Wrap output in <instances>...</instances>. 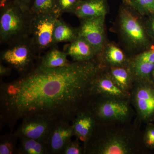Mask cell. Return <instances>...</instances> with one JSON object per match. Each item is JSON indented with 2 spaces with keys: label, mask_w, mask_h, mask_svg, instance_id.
<instances>
[{
  "label": "cell",
  "mask_w": 154,
  "mask_h": 154,
  "mask_svg": "<svg viewBox=\"0 0 154 154\" xmlns=\"http://www.w3.org/2000/svg\"><path fill=\"white\" fill-rule=\"evenodd\" d=\"M140 15L123 3L119 12L118 29L125 47L135 55L144 51L147 43L146 31Z\"/></svg>",
  "instance_id": "obj_4"
},
{
  "label": "cell",
  "mask_w": 154,
  "mask_h": 154,
  "mask_svg": "<svg viewBox=\"0 0 154 154\" xmlns=\"http://www.w3.org/2000/svg\"><path fill=\"white\" fill-rule=\"evenodd\" d=\"M96 57L104 67L128 65V59L118 46L113 43H106Z\"/></svg>",
  "instance_id": "obj_16"
},
{
  "label": "cell",
  "mask_w": 154,
  "mask_h": 154,
  "mask_svg": "<svg viewBox=\"0 0 154 154\" xmlns=\"http://www.w3.org/2000/svg\"><path fill=\"white\" fill-rule=\"evenodd\" d=\"M30 11L33 15L52 14L60 17L56 0H33Z\"/></svg>",
  "instance_id": "obj_21"
},
{
  "label": "cell",
  "mask_w": 154,
  "mask_h": 154,
  "mask_svg": "<svg viewBox=\"0 0 154 154\" xmlns=\"http://www.w3.org/2000/svg\"><path fill=\"white\" fill-rule=\"evenodd\" d=\"M17 154H49L47 144L43 142L27 138H21Z\"/></svg>",
  "instance_id": "obj_20"
},
{
  "label": "cell",
  "mask_w": 154,
  "mask_h": 154,
  "mask_svg": "<svg viewBox=\"0 0 154 154\" xmlns=\"http://www.w3.org/2000/svg\"><path fill=\"white\" fill-rule=\"evenodd\" d=\"M149 28L150 29L153 35L154 36V17L152 18V19L149 21Z\"/></svg>",
  "instance_id": "obj_30"
},
{
  "label": "cell",
  "mask_w": 154,
  "mask_h": 154,
  "mask_svg": "<svg viewBox=\"0 0 154 154\" xmlns=\"http://www.w3.org/2000/svg\"><path fill=\"white\" fill-rule=\"evenodd\" d=\"M38 54L30 38L11 45L1 53V60L15 69L20 74L29 71L35 66Z\"/></svg>",
  "instance_id": "obj_6"
},
{
  "label": "cell",
  "mask_w": 154,
  "mask_h": 154,
  "mask_svg": "<svg viewBox=\"0 0 154 154\" xmlns=\"http://www.w3.org/2000/svg\"><path fill=\"white\" fill-rule=\"evenodd\" d=\"M18 139L14 133L2 136L0 139V154L17 153L16 144Z\"/></svg>",
  "instance_id": "obj_23"
},
{
  "label": "cell",
  "mask_w": 154,
  "mask_h": 154,
  "mask_svg": "<svg viewBox=\"0 0 154 154\" xmlns=\"http://www.w3.org/2000/svg\"><path fill=\"white\" fill-rule=\"evenodd\" d=\"M17 1L22 7L30 11V8L33 3V0H17Z\"/></svg>",
  "instance_id": "obj_29"
},
{
  "label": "cell",
  "mask_w": 154,
  "mask_h": 154,
  "mask_svg": "<svg viewBox=\"0 0 154 154\" xmlns=\"http://www.w3.org/2000/svg\"><path fill=\"white\" fill-rule=\"evenodd\" d=\"M42 57L39 63L43 66L48 68H57L64 66L69 62L68 54L65 51H61L54 46L50 48Z\"/></svg>",
  "instance_id": "obj_19"
},
{
  "label": "cell",
  "mask_w": 154,
  "mask_h": 154,
  "mask_svg": "<svg viewBox=\"0 0 154 154\" xmlns=\"http://www.w3.org/2000/svg\"><path fill=\"white\" fill-rule=\"evenodd\" d=\"M134 62H148L154 63V45L149 49L135 55L128 60Z\"/></svg>",
  "instance_id": "obj_24"
},
{
  "label": "cell",
  "mask_w": 154,
  "mask_h": 154,
  "mask_svg": "<svg viewBox=\"0 0 154 154\" xmlns=\"http://www.w3.org/2000/svg\"><path fill=\"white\" fill-rule=\"evenodd\" d=\"M104 70L119 88L130 94L135 82L128 65L105 67Z\"/></svg>",
  "instance_id": "obj_17"
},
{
  "label": "cell",
  "mask_w": 154,
  "mask_h": 154,
  "mask_svg": "<svg viewBox=\"0 0 154 154\" xmlns=\"http://www.w3.org/2000/svg\"><path fill=\"white\" fill-rule=\"evenodd\" d=\"M33 16L17 0H11L1 8V43L10 45L30 38Z\"/></svg>",
  "instance_id": "obj_3"
},
{
  "label": "cell",
  "mask_w": 154,
  "mask_h": 154,
  "mask_svg": "<svg viewBox=\"0 0 154 154\" xmlns=\"http://www.w3.org/2000/svg\"><path fill=\"white\" fill-rule=\"evenodd\" d=\"M11 1V0H0V8H1V9L4 8Z\"/></svg>",
  "instance_id": "obj_31"
},
{
  "label": "cell",
  "mask_w": 154,
  "mask_h": 154,
  "mask_svg": "<svg viewBox=\"0 0 154 154\" xmlns=\"http://www.w3.org/2000/svg\"><path fill=\"white\" fill-rule=\"evenodd\" d=\"M12 68L10 66H5L2 63L0 64V75L1 77L8 76L11 74Z\"/></svg>",
  "instance_id": "obj_28"
},
{
  "label": "cell",
  "mask_w": 154,
  "mask_h": 154,
  "mask_svg": "<svg viewBox=\"0 0 154 154\" xmlns=\"http://www.w3.org/2000/svg\"><path fill=\"white\" fill-rule=\"evenodd\" d=\"M143 142L149 148H154V127H149L146 130L143 137Z\"/></svg>",
  "instance_id": "obj_27"
},
{
  "label": "cell",
  "mask_w": 154,
  "mask_h": 154,
  "mask_svg": "<svg viewBox=\"0 0 154 154\" xmlns=\"http://www.w3.org/2000/svg\"><path fill=\"white\" fill-rule=\"evenodd\" d=\"M97 124L96 119L88 107L80 111L72 122L74 135L85 145Z\"/></svg>",
  "instance_id": "obj_12"
},
{
  "label": "cell",
  "mask_w": 154,
  "mask_h": 154,
  "mask_svg": "<svg viewBox=\"0 0 154 154\" xmlns=\"http://www.w3.org/2000/svg\"><path fill=\"white\" fill-rule=\"evenodd\" d=\"M107 12L106 0H79L71 13L82 19L105 17Z\"/></svg>",
  "instance_id": "obj_14"
},
{
  "label": "cell",
  "mask_w": 154,
  "mask_h": 154,
  "mask_svg": "<svg viewBox=\"0 0 154 154\" xmlns=\"http://www.w3.org/2000/svg\"><path fill=\"white\" fill-rule=\"evenodd\" d=\"M104 68L94 79L91 89V96H102L130 98L131 94L118 88L104 71Z\"/></svg>",
  "instance_id": "obj_13"
},
{
  "label": "cell",
  "mask_w": 154,
  "mask_h": 154,
  "mask_svg": "<svg viewBox=\"0 0 154 154\" xmlns=\"http://www.w3.org/2000/svg\"><path fill=\"white\" fill-rule=\"evenodd\" d=\"M14 134L19 138L33 139L47 144L53 125L56 121L49 119L33 116L25 117Z\"/></svg>",
  "instance_id": "obj_8"
},
{
  "label": "cell",
  "mask_w": 154,
  "mask_h": 154,
  "mask_svg": "<svg viewBox=\"0 0 154 154\" xmlns=\"http://www.w3.org/2000/svg\"><path fill=\"white\" fill-rule=\"evenodd\" d=\"M81 142L78 138L74 141L71 140L66 146L62 154H85V148Z\"/></svg>",
  "instance_id": "obj_25"
},
{
  "label": "cell",
  "mask_w": 154,
  "mask_h": 154,
  "mask_svg": "<svg viewBox=\"0 0 154 154\" xmlns=\"http://www.w3.org/2000/svg\"><path fill=\"white\" fill-rule=\"evenodd\" d=\"M59 17L52 14L33 15L30 37L38 54L55 46L53 35L56 21Z\"/></svg>",
  "instance_id": "obj_7"
},
{
  "label": "cell",
  "mask_w": 154,
  "mask_h": 154,
  "mask_svg": "<svg viewBox=\"0 0 154 154\" xmlns=\"http://www.w3.org/2000/svg\"><path fill=\"white\" fill-rule=\"evenodd\" d=\"M141 16L154 14V0H123Z\"/></svg>",
  "instance_id": "obj_22"
},
{
  "label": "cell",
  "mask_w": 154,
  "mask_h": 154,
  "mask_svg": "<svg viewBox=\"0 0 154 154\" xmlns=\"http://www.w3.org/2000/svg\"><path fill=\"white\" fill-rule=\"evenodd\" d=\"M65 51L75 61H85L95 58L98 53L87 40L79 36L66 46Z\"/></svg>",
  "instance_id": "obj_15"
},
{
  "label": "cell",
  "mask_w": 154,
  "mask_h": 154,
  "mask_svg": "<svg viewBox=\"0 0 154 154\" xmlns=\"http://www.w3.org/2000/svg\"><path fill=\"white\" fill-rule=\"evenodd\" d=\"M130 94L139 119L146 120L150 118L154 114V88L147 81L135 82Z\"/></svg>",
  "instance_id": "obj_9"
},
{
  "label": "cell",
  "mask_w": 154,
  "mask_h": 154,
  "mask_svg": "<svg viewBox=\"0 0 154 154\" xmlns=\"http://www.w3.org/2000/svg\"><path fill=\"white\" fill-rule=\"evenodd\" d=\"M105 16L82 19L78 28L82 36L94 48L99 54L106 44Z\"/></svg>",
  "instance_id": "obj_10"
},
{
  "label": "cell",
  "mask_w": 154,
  "mask_h": 154,
  "mask_svg": "<svg viewBox=\"0 0 154 154\" xmlns=\"http://www.w3.org/2000/svg\"><path fill=\"white\" fill-rule=\"evenodd\" d=\"M130 101V98L93 96L88 108L97 123H124L129 120L132 114Z\"/></svg>",
  "instance_id": "obj_5"
},
{
  "label": "cell",
  "mask_w": 154,
  "mask_h": 154,
  "mask_svg": "<svg viewBox=\"0 0 154 154\" xmlns=\"http://www.w3.org/2000/svg\"><path fill=\"white\" fill-rule=\"evenodd\" d=\"M79 0H56L57 6L60 15L64 13H71Z\"/></svg>",
  "instance_id": "obj_26"
},
{
  "label": "cell",
  "mask_w": 154,
  "mask_h": 154,
  "mask_svg": "<svg viewBox=\"0 0 154 154\" xmlns=\"http://www.w3.org/2000/svg\"><path fill=\"white\" fill-rule=\"evenodd\" d=\"M104 130L97 123L84 146L85 154H133L140 152V137L133 128Z\"/></svg>",
  "instance_id": "obj_2"
},
{
  "label": "cell",
  "mask_w": 154,
  "mask_h": 154,
  "mask_svg": "<svg viewBox=\"0 0 154 154\" xmlns=\"http://www.w3.org/2000/svg\"><path fill=\"white\" fill-rule=\"evenodd\" d=\"M74 133L70 122L56 121L48 139L47 146L49 154H62L64 149L71 140Z\"/></svg>",
  "instance_id": "obj_11"
},
{
  "label": "cell",
  "mask_w": 154,
  "mask_h": 154,
  "mask_svg": "<svg viewBox=\"0 0 154 154\" xmlns=\"http://www.w3.org/2000/svg\"><path fill=\"white\" fill-rule=\"evenodd\" d=\"M97 57L48 68L38 63L17 79L0 86L1 122L11 129L33 116L72 122L88 107L94 79L103 69Z\"/></svg>",
  "instance_id": "obj_1"
},
{
  "label": "cell",
  "mask_w": 154,
  "mask_h": 154,
  "mask_svg": "<svg viewBox=\"0 0 154 154\" xmlns=\"http://www.w3.org/2000/svg\"><path fill=\"white\" fill-rule=\"evenodd\" d=\"M152 73L154 79V70L153 71V72H152Z\"/></svg>",
  "instance_id": "obj_32"
},
{
  "label": "cell",
  "mask_w": 154,
  "mask_h": 154,
  "mask_svg": "<svg viewBox=\"0 0 154 154\" xmlns=\"http://www.w3.org/2000/svg\"><path fill=\"white\" fill-rule=\"evenodd\" d=\"M79 36L78 28H75L58 18L56 21L54 29L53 39L54 44L61 42L73 41Z\"/></svg>",
  "instance_id": "obj_18"
}]
</instances>
